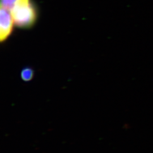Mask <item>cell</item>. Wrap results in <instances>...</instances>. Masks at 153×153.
<instances>
[{
  "label": "cell",
  "mask_w": 153,
  "mask_h": 153,
  "mask_svg": "<svg viewBox=\"0 0 153 153\" xmlns=\"http://www.w3.org/2000/svg\"><path fill=\"white\" fill-rule=\"evenodd\" d=\"M10 11L14 24L21 28L31 27L36 21V9L31 0H19Z\"/></svg>",
  "instance_id": "6da1fadb"
},
{
  "label": "cell",
  "mask_w": 153,
  "mask_h": 153,
  "mask_svg": "<svg viewBox=\"0 0 153 153\" xmlns=\"http://www.w3.org/2000/svg\"><path fill=\"white\" fill-rule=\"evenodd\" d=\"M18 1L19 0H1V7L10 10Z\"/></svg>",
  "instance_id": "277c9868"
},
{
  "label": "cell",
  "mask_w": 153,
  "mask_h": 153,
  "mask_svg": "<svg viewBox=\"0 0 153 153\" xmlns=\"http://www.w3.org/2000/svg\"><path fill=\"white\" fill-rule=\"evenodd\" d=\"M14 24L11 11L1 7L0 11V40L5 41L11 35Z\"/></svg>",
  "instance_id": "7a4b0ae2"
},
{
  "label": "cell",
  "mask_w": 153,
  "mask_h": 153,
  "mask_svg": "<svg viewBox=\"0 0 153 153\" xmlns=\"http://www.w3.org/2000/svg\"><path fill=\"white\" fill-rule=\"evenodd\" d=\"M34 75V71L33 69L30 68H24L21 73V76L22 79L25 81H30L33 78Z\"/></svg>",
  "instance_id": "3957f363"
}]
</instances>
